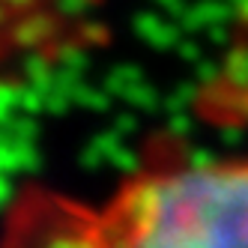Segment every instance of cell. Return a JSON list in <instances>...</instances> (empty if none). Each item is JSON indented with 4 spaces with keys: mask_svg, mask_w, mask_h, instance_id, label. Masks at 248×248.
Listing matches in <instances>:
<instances>
[{
    "mask_svg": "<svg viewBox=\"0 0 248 248\" xmlns=\"http://www.w3.org/2000/svg\"><path fill=\"white\" fill-rule=\"evenodd\" d=\"M0 248H248V155L155 162L102 203L21 194Z\"/></svg>",
    "mask_w": 248,
    "mask_h": 248,
    "instance_id": "obj_1",
    "label": "cell"
}]
</instances>
